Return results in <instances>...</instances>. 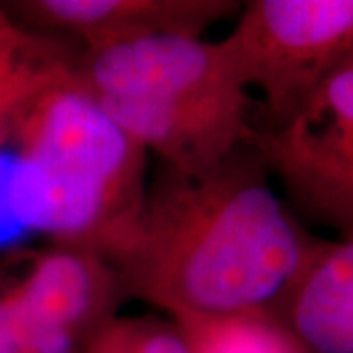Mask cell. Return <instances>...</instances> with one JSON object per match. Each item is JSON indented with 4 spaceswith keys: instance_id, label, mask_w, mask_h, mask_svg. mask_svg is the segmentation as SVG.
I'll return each mask as SVG.
<instances>
[{
    "instance_id": "1",
    "label": "cell",
    "mask_w": 353,
    "mask_h": 353,
    "mask_svg": "<svg viewBox=\"0 0 353 353\" xmlns=\"http://www.w3.org/2000/svg\"><path fill=\"white\" fill-rule=\"evenodd\" d=\"M271 179L252 139L204 175L159 163L134 210L71 245L110 265L128 299L171 318L275 316L328 240L301 224Z\"/></svg>"
},
{
    "instance_id": "2",
    "label": "cell",
    "mask_w": 353,
    "mask_h": 353,
    "mask_svg": "<svg viewBox=\"0 0 353 353\" xmlns=\"http://www.w3.org/2000/svg\"><path fill=\"white\" fill-rule=\"evenodd\" d=\"M14 148L8 202L18 220L71 245L138 206L148 187V150L118 126L79 71L34 106Z\"/></svg>"
},
{
    "instance_id": "3",
    "label": "cell",
    "mask_w": 353,
    "mask_h": 353,
    "mask_svg": "<svg viewBox=\"0 0 353 353\" xmlns=\"http://www.w3.org/2000/svg\"><path fill=\"white\" fill-rule=\"evenodd\" d=\"M224 41L241 85L263 97V130H273L353 51V0H252Z\"/></svg>"
},
{
    "instance_id": "4",
    "label": "cell",
    "mask_w": 353,
    "mask_h": 353,
    "mask_svg": "<svg viewBox=\"0 0 353 353\" xmlns=\"http://www.w3.org/2000/svg\"><path fill=\"white\" fill-rule=\"evenodd\" d=\"M252 141L296 212L353 238V51L287 124L255 128Z\"/></svg>"
},
{
    "instance_id": "5",
    "label": "cell",
    "mask_w": 353,
    "mask_h": 353,
    "mask_svg": "<svg viewBox=\"0 0 353 353\" xmlns=\"http://www.w3.org/2000/svg\"><path fill=\"white\" fill-rule=\"evenodd\" d=\"M24 259L20 275L0 281L18 312L55 352L77 353L128 301L112 267L85 248L51 245Z\"/></svg>"
},
{
    "instance_id": "6",
    "label": "cell",
    "mask_w": 353,
    "mask_h": 353,
    "mask_svg": "<svg viewBox=\"0 0 353 353\" xmlns=\"http://www.w3.org/2000/svg\"><path fill=\"white\" fill-rule=\"evenodd\" d=\"M79 79L104 99H176L250 92L226 41L152 36L83 50Z\"/></svg>"
},
{
    "instance_id": "7",
    "label": "cell",
    "mask_w": 353,
    "mask_h": 353,
    "mask_svg": "<svg viewBox=\"0 0 353 353\" xmlns=\"http://www.w3.org/2000/svg\"><path fill=\"white\" fill-rule=\"evenodd\" d=\"M97 101L159 163L185 175L214 171L255 134L250 92Z\"/></svg>"
},
{
    "instance_id": "8",
    "label": "cell",
    "mask_w": 353,
    "mask_h": 353,
    "mask_svg": "<svg viewBox=\"0 0 353 353\" xmlns=\"http://www.w3.org/2000/svg\"><path fill=\"white\" fill-rule=\"evenodd\" d=\"M236 0H16L2 8L16 22L77 41L83 50L152 36L201 38L241 10Z\"/></svg>"
},
{
    "instance_id": "9",
    "label": "cell",
    "mask_w": 353,
    "mask_h": 353,
    "mask_svg": "<svg viewBox=\"0 0 353 353\" xmlns=\"http://www.w3.org/2000/svg\"><path fill=\"white\" fill-rule=\"evenodd\" d=\"M275 318L303 353H353V238L326 241Z\"/></svg>"
},
{
    "instance_id": "10",
    "label": "cell",
    "mask_w": 353,
    "mask_h": 353,
    "mask_svg": "<svg viewBox=\"0 0 353 353\" xmlns=\"http://www.w3.org/2000/svg\"><path fill=\"white\" fill-rule=\"evenodd\" d=\"M83 48L73 39L38 32L0 8V150L51 88L77 75Z\"/></svg>"
},
{
    "instance_id": "11",
    "label": "cell",
    "mask_w": 353,
    "mask_h": 353,
    "mask_svg": "<svg viewBox=\"0 0 353 353\" xmlns=\"http://www.w3.org/2000/svg\"><path fill=\"white\" fill-rule=\"evenodd\" d=\"M171 320L190 353H303L273 314H185Z\"/></svg>"
},
{
    "instance_id": "12",
    "label": "cell",
    "mask_w": 353,
    "mask_h": 353,
    "mask_svg": "<svg viewBox=\"0 0 353 353\" xmlns=\"http://www.w3.org/2000/svg\"><path fill=\"white\" fill-rule=\"evenodd\" d=\"M77 353H190V350L173 320L116 316Z\"/></svg>"
},
{
    "instance_id": "13",
    "label": "cell",
    "mask_w": 353,
    "mask_h": 353,
    "mask_svg": "<svg viewBox=\"0 0 353 353\" xmlns=\"http://www.w3.org/2000/svg\"><path fill=\"white\" fill-rule=\"evenodd\" d=\"M0 353H57L18 312L0 281Z\"/></svg>"
}]
</instances>
